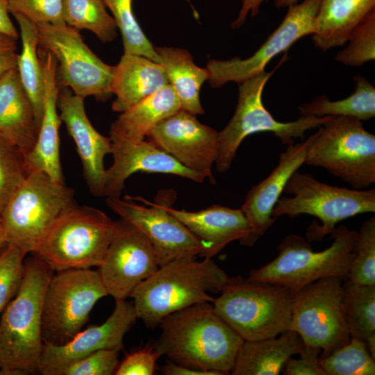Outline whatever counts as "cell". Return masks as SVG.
Returning a JSON list of instances; mask_svg holds the SVG:
<instances>
[{"label":"cell","mask_w":375,"mask_h":375,"mask_svg":"<svg viewBox=\"0 0 375 375\" xmlns=\"http://www.w3.org/2000/svg\"><path fill=\"white\" fill-rule=\"evenodd\" d=\"M158 326L161 333L153 346L160 356L216 375L231 373L244 342L208 301L175 311Z\"/></svg>","instance_id":"1"},{"label":"cell","mask_w":375,"mask_h":375,"mask_svg":"<svg viewBox=\"0 0 375 375\" xmlns=\"http://www.w3.org/2000/svg\"><path fill=\"white\" fill-rule=\"evenodd\" d=\"M52 272L36 255L24 260L22 285L0 321V375L40 373L42 304Z\"/></svg>","instance_id":"2"},{"label":"cell","mask_w":375,"mask_h":375,"mask_svg":"<svg viewBox=\"0 0 375 375\" xmlns=\"http://www.w3.org/2000/svg\"><path fill=\"white\" fill-rule=\"evenodd\" d=\"M228 276L212 258L183 257L160 266L131 293L137 317L149 328L168 315L193 304L211 302Z\"/></svg>","instance_id":"3"},{"label":"cell","mask_w":375,"mask_h":375,"mask_svg":"<svg viewBox=\"0 0 375 375\" xmlns=\"http://www.w3.org/2000/svg\"><path fill=\"white\" fill-rule=\"evenodd\" d=\"M330 235L333 242L321 251H314L302 236H286L277 247V256L251 270L247 278L279 284L295 294L304 286L325 277L347 280L355 258L358 231L342 224Z\"/></svg>","instance_id":"4"},{"label":"cell","mask_w":375,"mask_h":375,"mask_svg":"<svg viewBox=\"0 0 375 375\" xmlns=\"http://www.w3.org/2000/svg\"><path fill=\"white\" fill-rule=\"evenodd\" d=\"M212 304L244 341L273 338L291 327L295 294L279 284L228 278Z\"/></svg>","instance_id":"5"},{"label":"cell","mask_w":375,"mask_h":375,"mask_svg":"<svg viewBox=\"0 0 375 375\" xmlns=\"http://www.w3.org/2000/svg\"><path fill=\"white\" fill-rule=\"evenodd\" d=\"M76 204L74 191L43 172L28 174L0 213L3 241L35 253L56 221Z\"/></svg>","instance_id":"6"},{"label":"cell","mask_w":375,"mask_h":375,"mask_svg":"<svg viewBox=\"0 0 375 375\" xmlns=\"http://www.w3.org/2000/svg\"><path fill=\"white\" fill-rule=\"evenodd\" d=\"M308 140L304 164L325 169L353 189L375 183V135L362 121L330 116Z\"/></svg>","instance_id":"7"},{"label":"cell","mask_w":375,"mask_h":375,"mask_svg":"<svg viewBox=\"0 0 375 375\" xmlns=\"http://www.w3.org/2000/svg\"><path fill=\"white\" fill-rule=\"evenodd\" d=\"M283 192L292 197L279 198L272 217H296L303 214L317 217L322 225L315 224L308 228L309 241L322 240L331 234L344 219L375 212L374 188L356 190L333 186L298 170L289 178Z\"/></svg>","instance_id":"8"},{"label":"cell","mask_w":375,"mask_h":375,"mask_svg":"<svg viewBox=\"0 0 375 375\" xmlns=\"http://www.w3.org/2000/svg\"><path fill=\"white\" fill-rule=\"evenodd\" d=\"M115 228V221L104 212L76 203L56 221L34 254L53 271L99 267Z\"/></svg>","instance_id":"9"},{"label":"cell","mask_w":375,"mask_h":375,"mask_svg":"<svg viewBox=\"0 0 375 375\" xmlns=\"http://www.w3.org/2000/svg\"><path fill=\"white\" fill-rule=\"evenodd\" d=\"M274 70L266 71L240 83L238 104L233 117L225 128L218 132V153L215 164L218 172H226L231 167L242 142L249 135L269 132L282 144H290L306 131L322 126L330 116H300L295 121L281 122L274 118L265 107L262 93Z\"/></svg>","instance_id":"10"},{"label":"cell","mask_w":375,"mask_h":375,"mask_svg":"<svg viewBox=\"0 0 375 375\" xmlns=\"http://www.w3.org/2000/svg\"><path fill=\"white\" fill-rule=\"evenodd\" d=\"M108 295L99 270L71 269L52 275L42 312L43 343L62 345L82 331L95 303Z\"/></svg>","instance_id":"11"},{"label":"cell","mask_w":375,"mask_h":375,"mask_svg":"<svg viewBox=\"0 0 375 375\" xmlns=\"http://www.w3.org/2000/svg\"><path fill=\"white\" fill-rule=\"evenodd\" d=\"M38 48L57 60L60 88H69L84 99L106 100L111 94L113 66L103 62L88 47L79 31L65 24L37 25Z\"/></svg>","instance_id":"12"},{"label":"cell","mask_w":375,"mask_h":375,"mask_svg":"<svg viewBox=\"0 0 375 375\" xmlns=\"http://www.w3.org/2000/svg\"><path fill=\"white\" fill-rule=\"evenodd\" d=\"M344 281L335 276L320 278L294 296L290 329L300 335L305 345L319 349V358L351 340L341 306Z\"/></svg>","instance_id":"13"},{"label":"cell","mask_w":375,"mask_h":375,"mask_svg":"<svg viewBox=\"0 0 375 375\" xmlns=\"http://www.w3.org/2000/svg\"><path fill=\"white\" fill-rule=\"evenodd\" d=\"M138 204L119 198L107 197L106 204L121 219L139 228L151 242L160 266L183 257L200 256L201 242L167 210L176 199L172 190H161L153 203L145 199Z\"/></svg>","instance_id":"14"},{"label":"cell","mask_w":375,"mask_h":375,"mask_svg":"<svg viewBox=\"0 0 375 375\" xmlns=\"http://www.w3.org/2000/svg\"><path fill=\"white\" fill-rule=\"evenodd\" d=\"M321 1L303 0L288 6L279 26L250 57L209 60L206 69L210 85L218 88L228 82L240 83L265 72L267 65L276 56L288 50L301 38L313 33Z\"/></svg>","instance_id":"15"},{"label":"cell","mask_w":375,"mask_h":375,"mask_svg":"<svg viewBox=\"0 0 375 375\" xmlns=\"http://www.w3.org/2000/svg\"><path fill=\"white\" fill-rule=\"evenodd\" d=\"M159 267L147 236L122 219L115 221L111 242L98 269L108 295L115 301L126 299Z\"/></svg>","instance_id":"16"},{"label":"cell","mask_w":375,"mask_h":375,"mask_svg":"<svg viewBox=\"0 0 375 375\" xmlns=\"http://www.w3.org/2000/svg\"><path fill=\"white\" fill-rule=\"evenodd\" d=\"M147 137L185 167L215 182L212 167L218 153V132L199 122L196 115L180 109L158 123Z\"/></svg>","instance_id":"17"},{"label":"cell","mask_w":375,"mask_h":375,"mask_svg":"<svg viewBox=\"0 0 375 375\" xmlns=\"http://www.w3.org/2000/svg\"><path fill=\"white\" fill-rule=\"evenodd\" d=\"M137 318L133 301L116 300L113 312L102 324L81 331L62 345L44 343L40 360V374L63 375L71 365L97 351L122 350L124 337Z\"/></svg>","instance_id":"18"},{"label":"cell","mask_w":375,"mask_h":375,"mask_svg":"<svg viewBox=\"0 0 375 375\" xmlns=\"http://www.w3.org/2000/svg\"><path fill=\"white\" fill-rule=\"evenodd\" d=\"M60 117L74 140L81 159L87 185L93 195L103 197L106 169L104 158L112 152V140L98 132L90 122L84 98L66 88L59 91Z\"/></svg>","instance_id":"19"},{"label":"cell","mask_w":375,"mask_h":375,"mask_svg":"<svg viewBox=\"0 0 375 375\" xmlns=\"http://www.w3.org/2000/svg\"><path fill=\"white\" fill-rule=\"evenodd\" d=\"M112 142L113 163L106 169L103 197L119 198L126 180L138 172L174 174L197 183L206 178L149 140Z\"/></svg>","instance_id":"20"},{"label":"cell","mask_w":375,"mask_h":375,"mask_svg":"<svg viewBox=\"0 0 375 375\" xmlns=\"http://www.w3.org/2000/svg\"><path fill=\"white\" fill-rule=\"evenodd\" d=\"M308 138L303 142L288 144L278 156V165L264 180L247 192L241 210L251 226L249 247L273 225L272 211L291 176L304 164Z\"/></svg>","instance_id":"21"},{"label":"cell","mask_w":375,"mask_h":375,"mask_svg":"<svg viewBox=\"0 0 375 375\" xmlns=\"http://www.w3.org/2000/svg\"><path fill=\"white\" fill-rule=\"evenodd\" d=\"M45 85L44 108L37 140L32 149L26 153L29 174L43 172L53 181L64 182L60 158L59 128L61 118L58 114L57 60L49 53L38 48Z\"/></svg>","instance_id":"22"},{"label":"cell","mask_w":375,"mask_h":375,"mask_svg":"<svg viewBox=\"0 0 375 375\" xmlns=\"http://www.w3.org/2000/svg\"><path fill=\"white\" fill-rule=\"evenodd\" d=\"M167 210L201 242L203 247L201 258H212L235 240L249 247L251 228L241 209L212 205L191 212L176 210L170 205Z\"/></svg>","instance_id":"23"},{"label":"cell","mask_w":375,"mask_h":375,"mask_svg":"<svg viewBox=\"0 0 375 375\" xmlns=\"http://www.w3.org/2000/svg\"><path fill=\"white\" fill-rule=\"evenodd\" d=\"M167 85L161 65L140 55L124 53L113 66L110 91L116 98L112 108L122 112Z\"/></svg>","instance_id":"24"},{"label":"cell","mask_w":375,"mask_h":375,"mask_svg":"<svg viewBox=\"0 0 375 375\" xmlns=\"http://www.w3.org/2000/svg\"><path fill=\"white\" fill-rule=\"evenodd\" d=\"M38 133L32 104L15 68L0 79V134L27 153Z\"/></svg>","instance_id":"25"},{"label":"cell","mask_w":375,"mask_h":375,"mask_svg":"<svg viewBox=\"0 0 375 375\" xmlns=\"http://www.w3.org/2000/svg\"><path fill=\"white\" fill-rule=\"evenodd\" d=\"M305 347L300 335L288 330L277 336L244 341L230 374L233 375H278L286 361Z\"/></svg>","instance_id":"26"},{"label":"cell","mask_w":375,"mask_h":375,"mask_svg":"<svg viewBox=\"0 0 375 375\" xmlns=\"http://www.w3.org/2000/svg\"><path fill=\"white\" fill-rule=\"evenodd\" d=\"M180 101L167 85L142 99L120 115L110 126L112 142H139L161 121L178 111Z\"/></svg>","instance_id":"27"},{"label":"cell","mask_w":375,"mask_h":375,"mask_svg":"<svg viewBox=\"0 0 375 375\" xmlns=\"http://www.w3.org/2000/svg\"><path fill=\"white\" fill-rule=\"evenodd\" d=\"M374 10L375 0H322L311 35L315 47L326 51L343 46L353 30Z\"/></svg>","instance_id":"28"},{"label":"cell","mask_w":375,"mask_h":375,"mask_svg":"<svg viewBox=\"0 0 375 375\" xmlns=\"http://www.w3.org/2000/svg\"><path fill=\"white\" fill-rule=\"evenodd\" d=\"M167 78L180 101L181 108L194 115H203L204 110L200 101V90L208 80L206 68L197 66L190 53L183 49L155 47Z\"/></svg>","instance_id":"29"},{"label":"cell","mask_w":375,"mask_h":375,"mask_svg":"<svg viewBox=\"0 0 375 375\" xmlns=\"http://www.w3.org/2000/svg\"><path fill=\"white\" fill-rule=\"evenodd\" d=\"M19 26L22 51L17 66L22 85L32 104L39 130L42 117L45 85L42 62L38 54L37 25L20 15H13Z\"/></svg>","instance_id":"30"},{"label":"cell","mask_w":375,"mask_h":375,"mask_svg":"<svg viewBox=\"0 0 375 375\" xmlns=\"http://www.w3.org/2000/svg\"><path fill=\"white\" fill-rule=\"evenodd\" d=\"M356 87L348 97L331 101L324 95L315 97L299 108L301 116L349 117L367 121L375 116V88L363 76L353 77Z\"/></svg>","instance_id":"31"},{"label":"cell","mask_w":375,"mask_h":375,"mask_svg":"<svg viewBox=\"0 0 375 375\" xmlns=\"http://www.w3.org/2000/svg\"><path fill=\"white\" fill-rule=\"evenodd\" d=\"M341 306L351 338L365 342L375 335V285L344 281Z\"/></svg>","instance_id":"32"},{"label":"cell","mask_w":375,"mask_h":375,"mask_svg":"<svg viewBox=\"0 0 375 375\" xmlns=\"http://www.w3.org/2000/svg\"><path fill=\"white\" fill-rule=\"evenodd\" d=\"M103 0H62L64 23L76 30L92 32L102 42L117 35L116 22Z\"/></svg>","instance_id":"33"},{"label":"cell","mask_w":375,"mask_h":375,"mask_svg":"<svg viewBox=\"0 0 375 375\" xmlns=\"http://www.w3.org/2000/svg\"><path fill=\"white\" fill-rule=\"evenodd\" d=\"M119 29L126 54L144 56L160 64L159 56L138 24L133 11V0H103Z\"/></svg>","instance_id":"34"},{"label":"cell","mask_w":375,"mask_h":375,"mask_svg":"<svg viewBox=\"0 0 375 375\" xmlns=\"http://www.w3.org/2000/svg\"><path fill=\"white\" fill-rule=\"evenodd\" d=\"M319 362L328 375L375 374V359L365 342L356 338L330 355L319 358Z\"/></svg>","instance_id":"35"},{"label":"cell","mask_w":375,"mask_h":375,"mask_svg":"<svg viewBox=\"0 0 375 375\" xmlns=\"http://www.w3.org/2000/svg\"><path fill=\"white\" fill-rule=\"evenodd\" d=\"M28 174L26 153L0 134V213Z\"/></svg>","instance_id":"36"},{"label":"cell","mask_w":375,"mask_h":375,"mask_svg":"<svg viewBox=\"0 0 375 375\" xmlns=\"http://www.w3.org/2000/svg\"><path fill=\"white\" fill-rule=\"evenodd\" d=\"M355 258L348 281L360 285H375V217L365 220L360 227L353 249Z\"/></svg>","instance_id":"37"},{"label":"cell","mask_w":375,"mask_h":375,"mask_svg":"<svg viewBox=\"0 0 375 375\" xmlns=\"http://www.w3.org/2000/svg\"><path fill=\"white\" fill-rule=\"evenodd\" d=\"M347 42L346 48L336 55V60L346 65L357 67L374 60L375 10L353 30Z\"/></svg>","instance_id":"38"},{"label":"cell","mask_w":375,"mask_h":375,"mask_svg":"<svg viewBox=\"0 0 375 375\" xmlns=\"http://www.w3.org/2000/svg\"><path fill=\"white\" fill-rule=\"evenodd\" d=\"M26 253L19 248L6 244L0 251V312L15 297L22 285Z\"/></svg>","instance_id":"39"},{"label":"cell","mask_w":375,"mask_h":375,"mask_svg":"<svg viewBox=\"0 0 375 375\" xmlns=\"http://www.w3.org/2000/svg\"><path fill=\"white\" fill-rule=\"evenodd\" d=\"M10 13L20 15L36 25L65 24L62 0H7Z\"/></svg>","instance_id":"40"},{"label":"cell","mask_w":375,"mask_h":375,"mask_svg":"<svg viewBox=\"0 0 375 375\" xmlns=\"http://www.w3.org/2000/svg\"><path fill=\"white\" fill-rule=\"evenodd\" d=\"M117 349H101L67 367L63 375H111L119 365Z\"/></svg>","instance_id":"41"},{"label":"cell","mask_w":375,"mask_h":375,"mask_svg":"<svg viewBox=\"0 0 375 375\" xmlns=\"http://www.w3.org/2000/svg\"><path fill=\"white\" fill-rule=\"evenodd\" d=\"M160 355L153 345L136 350L127 355L119 364L116 375H153L157 369V360Z\"/></svg>","instance_id":"42"},{"label":"cell","mask_w":375,"mask_h":375,"mask_svg":"<svg viewBox=\"0 0 375 375\" xmlns=\"http://www.w3.org/2000/svg\"><path fill=\"white\" fill-rule=\"evenodd\" d=\"M321 350L305 345L299 353V358L290 357L285 362L282 372L285 375H328L319 362Z\"/></svg>","instance_id":"43"},{"label":"cell","mask_w":375,"mask_h":375,"mask_svg":"<svg viewBox=\"0 0 375 375\" xmlns=\"http://www.w3.org/2000/svg\"><path fill=\"white\" fill-rule=\"evenodd\" d=\"M17 38L0 32V79L17 68L18 53Z\"/></svg>","instance_id":"44"},{"label":"cell","mask_w":375,"mask_h":375,"mask_svg":"<svg viewBox=\"0 0 375 375\" xmlns=\"http://www.w3.org/2000/svg\"><path fill=\"white\" fill-rule=\"evenodd\" d=\"M269 0H242V5L238 12L237 18L232 22L231 27L238 28L245 22L247 16H256L265 1Z\"/></svg>","instance_id":"45"},{"label":"cell","mask_w":375,"mask_h":375,"mask_svg":"<svg viewBox=\"0 0 375 375\" xmlns=\"http://www.w3.org/2000/svg\"><path fill=\"white\" fill-rule=\"evenodd\" d=\"M160 372L165 375H216L212 372L191 368L172 361L163 365L160 367Z\"/></svg>","instance_id":"46"},{"label":"cell","mask_w":375,"mask_h":375,"mask_svg":"<svg viewBox=\"0 0 375 375\" xmlns=\"http://www.w3.org/2000/svg\"><path fill=\"white\" fill-rule=\"evenodd\" d=\"M9 13L7 0H0V32L18 39L19 34L12 24Z\"/></svg>","instance_id":"47"},{"label":"cell","mask_w":375,"mask_h":375,"mask_svg":"<svg viewBox=\"0 0 375 375\" xmlns=\"http://www.w3.org/2000/svg\"><path fill=\"white\" fill-rule=\"evenodd\" d=\"M301 0H274V6L276 8L288 7L298 3Z\"/></svg>","instance_id":"48"},{"label":"cell","mask_w":375,"mask_h":375,"mask_svg":"<svg viewBox=\"0 0 375 375\" xmlns=\"http://www.w3.org/2000/svg\"><path fill=\"white\" fill-rule=\"evenodd\" d=\"M5 245L3 236V228L1 224V220L0 218V249Z\"/></svg>","instance_id":"49"},{"label":"cell","mask_w":375,"mask_h":375,"mask_svg":"<svg viewBox=\"0 0 375 375\" xmlns=\"http://www.w3.org/2000/svg\"><path fill=\"white\" fill-rule=\"evenodd\" d=\"M241 1H242V0H241ZM188 1H189V2H190V0H188Z\"/></svg>","instance_id":"50"}]
</instances>
